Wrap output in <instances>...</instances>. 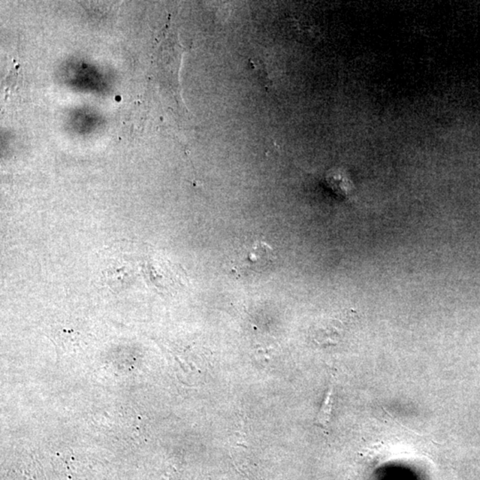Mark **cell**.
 <instances>
[{
    "label": "cell",
    "mask_w": 480,
    "mask_h": 480,
    "mask_svg": "<svg viewBox=\"0 0 480 480\" xmlns=\"http://www.w3.org/2000/svg\"><path fill=\"white\" fill-rule=\"evenodd\" d=\"M275 261V252L273 247L262 241H256L247 247L238 260V265L234 268L238 274L244 275L262 273Z\"/></svg>",
    "instance_id": "cell-1"
},
{
    "label": "cell",
    "mask_w": 480,
    "mask_h": 480,
    "mask_svg": "<svg viewBox=\"0 0 480 480\" xmlns=\"http://www.w3.org/2000/svg\"><path fill=\"white\" fill-rule=\"evenodd\" d=\"M334 383L332 382L329 385L328 391L325 392L324 401H323L322 406L320 407L318 415L316 416L315 419V424L323 428H328L329 422H330L334 406Z\"/></svg>",
    "instance_id": "cell-2"
}]
</instances>
